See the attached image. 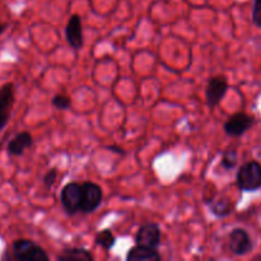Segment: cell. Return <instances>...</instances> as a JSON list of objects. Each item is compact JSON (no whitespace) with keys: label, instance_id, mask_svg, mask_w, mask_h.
Segmentation results:
<instances>
[{"label":"cell","instance_id":"52a82bcc","mask_svg":"<svg viewBox=\"0 0 261 261\" xmlns=\"http://www.w3.org/2000/svg\"><path fill=\"white\" fill-rule=\"evenodd\" d=\"M228 249L236 256H244L254 249V244L247 233L246 229L244 228H233L229 233L228 239Z\"/></svg>","mask_w":261,"mask_h":261},{"label":"cell","instance_id":"5bb4252c","mask_svg":"<svg viewBox=\"0 0 261 261\" xmlns=\"http://www.w3.org/2000/svg\"><path fill=\"white\" fill-rule=\"evenodd\" d=\"M58 261H92L93 255L83 247H70L65 249L56 256Z\"/></svg>","mask_w":261,"mask_h":261},{"label":"cell","instance_id":"2e32d148","mask_svg":"<svg viewBox=\"0 0 261 261\" xmlns=\"http://www.w3.org/2000/svg\"><path fill=\"white\" fill-rule=\"evenodd\" d=\"M94 242H96V245H98L99 247H102L103 250L109 251V250H111L112 247L115 246V244H116V237L114 236V233H112L110 229H103V231H101L99 233H97Z\"/></svg>","mask_w":261,"mask_h":261},{"label":"cell","instance_id":"8fae6325","mask_svg":"<svg viewBox=\"0 0 261 261\" xmlns=\"http://www.w3.org/2000/svg\"><path fill=\"white\" fill-rule=\"evenodd\" d=\"M33 145V138L31 135V133L28 132H22L18 133L17 135L10 139V142L8 143L7 152L8 154L12 155V157H19L27 149H30Z\"/></svg>","mask_w":261,"mask_h":261},{"label":"cell","instance_id":"d6986e66","mask_svg":"<svg viewBox=\"0 0 261 261\" xmlns=\"http://www.w3.org/2000/svg\"><path fill=\"white\" fill-rule=\"evenodd\" d=\"M252 22L257 28H261V0H255L252 8Z\"/></svg>","mask_w":261,"mask_h":261},{"label":"cell","instance_id":"6da1fadb","mask_svg":"<svg viewBox=\"0 0 261 261\" xmlns=\"http://www.w3.org/2000/svg\"><path fill=\"white\" fill-rule=\"evenodd\" d=\"M12 256L15 261H48L50 256L47 252L28 239L15 240L12 244Z\"/></svg>","mask_w":261,"mask_h":261},{"label":"cell","instance_id":"8992f818","mask_svg":"<svg viewBox=\"0 0 261 261\" xmlns=\"http://www.w3.org/2000/svg\"><path fill=\"white\" fill-rule=\"evenodd\" d=\"M227 92H228V82H227L226 76L217 75L212 76L208 82V86L205 88V99L206 105L211 109L218 106L222 102V99L226 97Z\"/></svg>","mask_w":261,"mask_h":261},{"label":"cell","instance_id":"ffe728a7","mask_svg":"<svg viewBox=\"0 0 261 261\" xmlns=\"http://www.w3.org/2000/svg\"><path fill=\"white\" fill-rule=\"evenodd\" d=\"M109 148L110 150H112V152H115V153H119V154H124V150L121 149V148H119V147H107Z\"/></svg>","mask_w":261,"mask_h":261},{"label":"cell","instance_id":"44dd1931","mask_svg":"<svg viewBox=\"0 0 261 261\" xmlns=\"http://www.w3.org/2000/svg\"><path fill=\"white\" fill-rule=\"evenodd\" d=\"M7 28H8V24H7V23L0 22V36H2L3 33L5 32V31H7Z\"/></svg>","mask_w":261,"mask_h":261},{"label":"cell","instance_id":"3957f363","mask_svg":"<svg viewBox=\"0 0 261 261\" xmlns=\"http://www.w3.org/2000/svg\"><path fill=\"white\" fill-rule=\"evenodd\" d=\"M60 203L69 216H75L81 212L82 205V184L69 182L61 189Z\"/></svg>","mask_w":261,"mask_h":261},{"label":"cell","instance_id":"7c38bea8","mask_svg":"<svg viewBox=\"0 0 261 261\" xmlns=\"http://www.w3.org/2000/svg\"><path fill=\"white\" fill-rule=\"evenodd\" d=\"M127 261H161L162 260V255L158 252V249H153V247L142 246V245H137V246L132 247L126 255Z\"/></svg>","mask_w":261,"mask_h":261},{"label":"cell","instance_id":"ac0fdd59","mask_svg":"<svg viewBox=\"0 0 261 261\" xmlns=\"http://www.w3.org/2000/svg\"><path fill=\"white\" fill-rule=\"evenodd\" d=\"M58 170L56 168H51L47 172L45 173V176L42 177V184L47 190H50L54 185H55L56 180H58Z\"/></svg>","mask_w":261,"mask_h":261},{"label":"cell","instance_id":"9c48e42d","mask_svg":"<svg viewBox=\"0 0 261 261\" xmlns=\"http://www.w3.org/2000/svg\"><path fill=\"white\" fill-rule=\"evenodd\" d=\"M14 84L5 83L0 87V132L8 125L14 106Z\"/></svg>","mask_w":261,"mask_h":261},{"label":"cell","instance_id":"277c9868","mask_svg":"<svg viewBox=\"0 0 261 261\" xmlns=\"http://www.w3.org/2000/svg\"><path fill=\"white\" fill-rule=\"evenodd\" d=\"M103 199V190L96 182H82V205L81 213L89 214L98 209Z\"/></svg>","mask_w":261,"mask_h":261},{"label":"cell","instance_id":"9a60e30c","mask_svg":"<svg viewBox=\"0 0 261 261\" xmlns=\"http://www.w3.org/2000/svg\"><path fill=\"white\" fill-rule=\"evenodd\" d=\"M222 167L226 171H231L236 168L239 163V152L236 148H227L222 153Z\"/></svg>","mask_w":261,"mask_h":261},{"label":"cell","instance_id":"5b68a950","mask_svg":"<svg viewBox=\"0 0 261 261\" xmlns=\"http://www.w3.org/2000/svg\"><path fill=\"white\" fill-rule=\"evenodd\" d=\"M255 124V119L246 112H236L228 117L223 125V130L228 137L240 138L249 132Z\"/></svg>","mask_w":261,"mask_h":261},{"label":"cell","instance_id":"e0dca14e","mask_svg":"<svg viewBox=\"0 0 261 261\" xmlns=\"http://www.w3.org/2000/svg\"><path fill=\"white\" fill-rule=\"evenodd\" d=\"M51 105H53L56 110L65 111V110H69V107L71 106V98L65 96V94H55V96L53 97V99H51Z\"/></svg>","mask_w":261,"mask_h":261},{"label":"cell","instance_id":"4fadbf2b","mask_svg":"<svg viewBox=\"0 0 261 261\" xmlns=\"http://www.w3.org/2000/svg\"><path fill=\"white\" fill-rule=\"evenodd\" d=\"M206 205L211 209L212 214L217 218H227L233 212V203L227 196L219 199H212L211 201L206 203Z\"/></svg>","mask_w":261,"mask_h":261},{"label":"cell","instance_id":"7a4b0ae2","mask_svg":"<svg viewBox=\"0 0 261 261\" xmlns=\"http://www.w3.org/2000/svg\"><path fill=\"white\" fill-rule=\"evenodd\" d=\"M239 189L245 193H252L261 188V165L256 161L244 163L236 176Z\"/></svg>","mask_w":261,"mask_h":261},{"label":"cell","instance_id":"ba28073f","mask_svg":"<svg viewBox=\"0 0 261 261\" xmlns=\"http://www.w3.org/2000/svg\"><path fill=\"white\" fill-rule=\"evenodd\" d=\"M161 236H162V232H161L160 224L149 222V223L143 224L138 229L137 236H135V244L158 249L161 246Z\"/></svg>","mask_w":261,"mask_h":261},{"label":"cell","instance_id":"30bf717a","mask_svg":"<svg viewBox=\"0 0 261 261\" xmlns=\"http://www.w3.org/2000/svg\"><path fill=\"white\" fill-rule=\"evenodd\" d=\"M65 37L70 47H73L74 50H81L83 47V25H82V18L79 17V14H73L69 18L65 27Z\"/></svg>","mask_w":261,"mask_h":261}]
</instances>
